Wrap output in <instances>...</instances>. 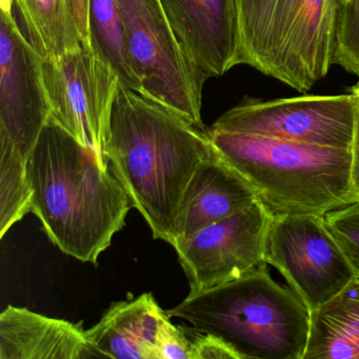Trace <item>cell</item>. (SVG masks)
<instances>
[{
  "mask_svg": "<svg viewBox=\"0 0 359 359\" xmlns=\"http://www.w3.org/2000/svg\"><path fill=\"white\" fill-rule=\"evenodd\" d=\"M212 152L205 128L119 83L107 146L109 167L154 238L172 245L182 195Z\"/></svg>",
  "mask_w": 359,
  "mask_h": 359,
  "instance_id": "6da1fadb",
  "label": "cell"
},
{
  "mask_svg": "<svg viewBox=\"0 0 359 359\" xmlns=\"http://www.w3.org/2000/svg\"><path fill=\"white\" fill-rule=\"evenodd\" d=\"M32 213L67 255L96 264L132 203L93 149L50 118L28 157Z\"/></svg>",
  "mask_w": 359,
  "mask_h": 359,
  "instance_id": "7a4b0ae2",
  "label": "cell"
},
{
  "mask_svg": "<svg viewBox=\"0 0 359 359\" xmlns=\"http://www.w3.org/2000/svg\"><path fill=\"white\" fill-rule=\"evenodd\" d=\"M217 154L245 178L272 216L325 215L357 203L350 149L207 130Z\"/></svg>",
  "mask_w": 359,
  "mask_h": 359,
  "instance_id": "3957f363",
  "label": "cell"
},
{
  "mask_svg": "<svg viewBox=\"0 0 359 359\" xmlns=\"http://www.w3.org/2000/svg\"><path fill=\"white\" fill-rule=\"evenodd\" d=\"M266 266L189 294L168 316L220 338L239 359H304L311 311L289 285L272 278Z\"/></svg>",
  "mask_w": 359,
  "mask_h": 359,
  "instance_id": "277c9868",
  "label": "cell"
},
{
  "mask_svg": "<svg viewBox=\"0 0 359 359\" xmlns=\"http://www.w3.org/2000/svg\"><path fill=\"white\" fill-rule=\"evenodd\" d=\"M339 0H237L239 65L308 92L334 65Z\"/></svg>",
  "mask_w": 359,
  "mask_h": 359,
  "instance_id": "5b68a950",
  "label": "cell"
},
{
  "mask_svg": "<svg viewBox=\"0 0 359 359\" xmlns=\"http://www.w3.org/2000/svg\"><path fill=\"white\" fill-rule=\"evenodd\" d=\"M128 51L142 95L205 128L201 121L207 77L180 46L159 0H117Z\"/></svg>",
  "mask_w": 359,
  "mask_h": 359,
  "instance_id": "8992f818",
  "label": "cell"
},
{
  "mask_svg": "<svg viewBox=\"0 0 359 359\" xmlns=\"http://www.w3.org/2000/svg\"><path fill=\"white\" fill-rule=\"evenodd\" d=\"M43 74L52 118L109 167L111 113L119 86L112 69L81 43L58 57L43 58Z\"/></svg>",
  "mask_w": 359,
  "mask_h": 359,
  "instance_id": "52a82bcc",
  "label": "cell"
},
{
  "mask_svg": "<svg viewBox=\"0 0 359 359\" xmlns=\"http://www.w3.org/2000/svg\"><path fill=\"white\" fill-rule=\"evenodd\" d=\"M264 260L283 275L310 311L357 277L323 215L272 216Z\"/></svg>",
  "mask_w": 359,
  "mask_h": 359,
  "instance_id": "ba28073f",
  "label": "cell"
},
{
  "mask_svg": "<svg viewBox=\"0 0 359 359\" xmlns=\"http://www.w3.org/2000/svg\"><path fill=\"white\" fill-rule=\"evenodd\" d=\"M357 98L304 95L260 100L245 98L226 111L211 128L331 148L351 149Z\"/></svg>",
  "mask_w": 359,
  "mask_h": 359,
  "instance_id": "9c48e42d",
  "label": "cell"
},
{
  "mask_svg": "<svg viewBox=\"0 0 359 359\" xmlns=\"http://www.w3.org/2000/svg\"><path fill=\"white\" fill-rule=\"evenodd\" d=\"M43 56L20 26L14 0L0 10V138L28 158L51 118Z\"/></svg>",
  "mask_w": 359,
  "mask_h": 359,
  "instance_id": "30bf717a",
  "label": "cell"
},
{
  "mask_svg": "<svg viewBox=\"0 0 359 359\" xmlns=\"http://www.w3.org/2000/svg\"><path fill=\"white\" fill-rule=\"evenodd\" d=\"M272 215L259 201L197 231L174 245L190 293L241 278L266 264V241Z\"/></svg>",
  "mask_w": 359,
  "mask_h": 359,
  "instance_id": "8fae6325",
  "label": "cell"
},
{
  "mask_svg": "<svg viewBox=\"0 0 359 359\" xmlns=\"http://www.w3.org/2000/svg\"><path fill=\"white\" fill-rule=\"evenodd\" d=\"M187 55L207 79L239 65L237 0H159Z\"/></svg>",
  "mask_w": 359,
  "mask_h": 359,
  "instance_id": "7c38bea8",
  "label": "cell"
},
{
  "mask_svg": "<svg viewBox=\"0 0 359 359\" xmlns=\"http://www.w3.org/2000/svg\"><path fill=\"white\" fill-rule=\"evenodd\" d=\"M257 201L249 182L213 152L197 165L184 190L173 229V243Z\"/></svg>",
  "mask_w": 359,
  "mask_h": 359,
  "instance_id": "4fadbf2b",
  "label": "cell"
},
{
  "mask_svg": "<svg viewBox=\"0 0 359 359\" xmlns=\"http://www.w3.org/2000/svg\"><path fill=\"white\" fill-rule=\"evenodd\" d=\"M100 355L81 323L9 306L0 314V359H87Z\"/></svg>",
  "mask_w": 359,
  "mask_h": 359,
  "instance_id": "5bb4252c",
  "label": "cell"
},
{
  "mask_svg": "<svg viewBox=\"0 0 359 359\" xmlns=\"http://www.w3.org/2000/svg\"><path fill=\"white\" fill-rule=\"evenodd\" d=\"M167 312L152 293L116 302L86 336L100 357L157 359V337Z\"/></svg>",
  "mask_w": 359,
  "mask_h": 359,
  "instance_id": "9a60e30c",
  "label": "cell"
},
{
  "mask_svg": "<svg viewBox=\"0 0 359 359\" xmlns=\"http://www.w3.org/2000/svg\"><path fill=\"white\" fill-rule=\"evenodd\" d=\"M304 359H359V277L311 311Z\"/></svg>",
  "mask_w": 359,
  "mask_h": 359,
  "instance_id": "2e32d148",
  "label": "cell"
},
{
  "mask_svg": "<svg viewBox=\"0 0 359 359\" xmlns=\"http://www.w3.org/2000/svg\"><path fill=\"white\" fill-rule=\"evenodd\" d=\"M29 41L43 58H56L81 43L68 0H14Z\"/></svg>",
  "mask_w": 359,
  "mask_h": 359,
  "instance_id": "e0dca14e",
  "label": "cell"
},
{
  "mask_svg": "<svg viewBox=\"0 0 359 359\" xmlns=\"http://www.w3.org/2000/svg\"><path fill=\"white\" fill-rule=\"evenodd\" d=\"M88 34L92 49L112 69L119 83L142 94L130 60L125 22L117 0H89Z\"/></svg>",
  "mask_w": 359,
  "mask_h": 359,
  "instance_id": "ac0fdd59",
  "label": "cell"
},
{
  "mask_svg": "<svg viewBox=\"0 0 359 359\" xmlns=\"http://www.w3.org/2000/svg\"><path fill=\"white\" fill-rule=\"evenodd\" d=\"M28 158L9 140L0 138V237L32 212Z\"/></svg>",
  "mask_w": 359,
  "mask_h": 359,
  "instance_id": "d6986e66",
  "label": "cell"
},
{
  "mask_svg": "<svg viewBox=\"0 0 359 359\" xmlns=\"http://www.w3.org/2000/svg\"><path fill=\"white\" fill-rule=\"evenodd\" d=\"M334 65L359 76V0L338 4Z\"/></svg>",
  "mask_w": 359,
  "mask_h": 359,
  "instance_id": "ffe728a7",
  "label": "cell"
},
{
  "mask_svg": "<svg viewBox=\"0 0 359 359\" xmlns=\"http://www.w3.org/2000/svg\"><path fill=\"white\" fill-rule=\"evenodd\" d=\"M323 217L325 226L359 277V203L333 210Z\"/></svg>",
  "mask_w": 359,
  "mask_h": 359,
  "instance_id": "44dd1931",
  "label": "cell"
},
{
  "mask_svg": "<svg viewBox=\"0 0 359 359\" xmlns=\"http://www.w3.org/2000/svg\"><path fill=\"white\" fill-rule=\"evenodd\" d=\"M156 348L157 359H193L190 330L176 327L167 314L159 329Z\"/></svg>",
  "mask_w": 359,
  "mask_h": 359,
  "instance_id": "7402d4cb",
  "label": "cell"
},
{
  "mask_svg": "<svg viewBox=\"0 0 359 359\" xmlns=\"http://www.w3.org/2000/svg\"><path fill=\"white\" fill-rule=\"evenodd\" d=\"M193 359H239L236 353L220 338L198 330L191 331Z\"/></svg>",
  "mask_w": 359,
  "mask_h": 359,
  "instance_id": "603a6c76",
  "label": "cell"
},
{
  "mask_svg": "<svg viewBox=\"0 0 359 359\" xmlns=\"http://www.w3.org/2000/svg\"><path fill=\"white\" fill-rule=\"evenodd\" d=\"M357 98L356 118H355L354 137L351 146V184L353 192L359 203V92L350 91Z\"/></svg>",
  "mask_w": 359,
  "mask_h": 359,
  "instance_id": "cb8c5ba5",
  "label": "cell"
},
{
  "mask_svg": "<svg viewBox=\"0 0 359 359\" xmlns=\"http://www.w3.org/2000/svg\"><path fill=\"white\" fill-rule=\"evenodd\" d=\"M69 8L73 20L79 30L81 41L85 45H90L89 34H88V5L89 0H68Z\"/></svg>",
  "mask_w": 359,
  "mask_h": 359,
  "instance_id": "d4e9b609",
  "label": "cell"
},
{
  "mask_svg": "<svg viewBox=\"0 0 359 359\" xmlns=\"http://www.w3.org/2000/svg\"><path fill=\"white\" fill-rule=\"evenodd\" d=\"M350 91L359 92V81L354 86V87L351 88Z\"/></svg>",
  "mask_w": 359,
  "mask_h": 359,
  "instance_id": "484cf974",
  "label": "cell"
},
{
  "mask_svg": "<svg viewBox=\"0 0 359 359\" xmlns=\"http://www.w3.org/2000/svg\"><path fill=\"white\" fill-rule=\"evenodd\" d=\"M341 1H344V0H339V3H341Z\"/></svg>",
  "mask_w": 359,
  "mask_h": 359,
  "instance_id": "4316f807",
  "label": "cell"
}]
</instances>
